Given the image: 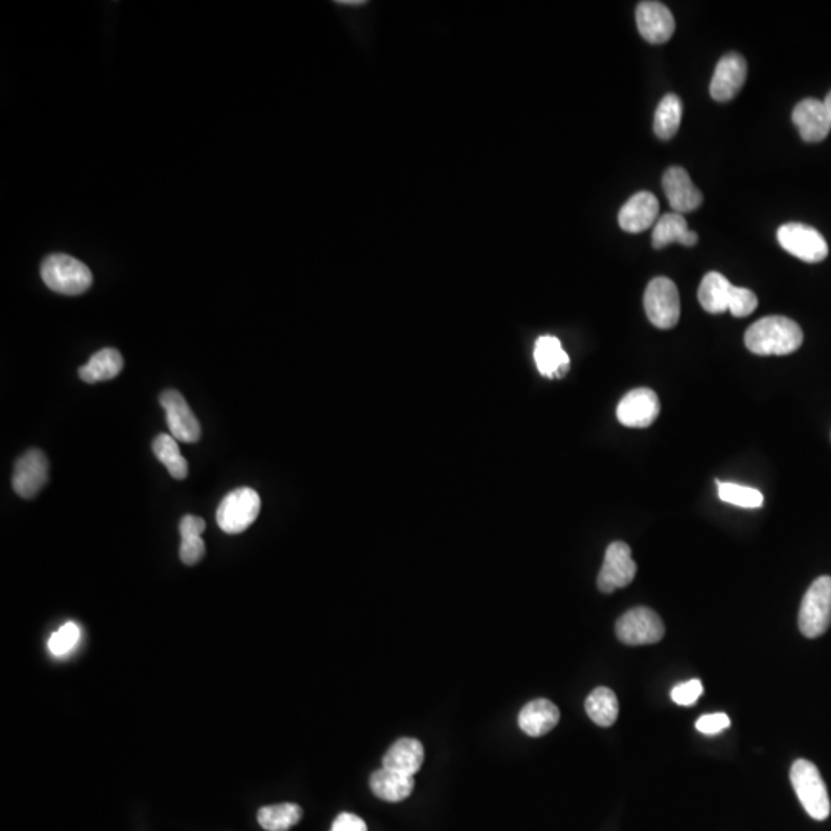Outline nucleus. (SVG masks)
I'll return each mask as SVG.
<instances>
[{
  "label": "nucleus",
  "instance_id": "obj_1",
  "mask_svg": "<svg viewBox=\"0 0 831 831\" xmlns=\"http://www.w3.org/2000/svg\"><path fill=\"white\" fill-rule=\"evenodd\" d=\"M804 342L801 327L784 316H767L745 333V347L758 356H785L795 353Z\"/></svg>",
  "mask_w": 831,
  "mask_h": 831
},
{
  "label": "nucleus",
  "instance_id": "obj_2",
  "mask_svg": "<svg viewBox=\"0 0 831 831\" xmlns=\"http://www.w3.org/2000/svg\"><path fill=\"white\" fill-rule=\"evenodd\" d=\"M41 276L54 293L79 296L93 285V274L84 262L68 254H51L42 262Z\"/></svg>",
  "mask_w": 831,
  "mask_h": 831
},
{
  "label": "nucleus",
  "instance_id": "obj_3",
  "mask_svg": "<svg viewBox=\"0 0 831 831\" xmlns=\"http://www.w3.org/2000/svg\"><path fill=\"white\" fill-rule=\"evenodd\" d=\"M790 779L808 815L816 821H825L830 816V796L818 767L807 759H798L791 767Z\"/></svg>",
  "mask_w": 831,
  "mask_h": 831
},
{
  "label": "nucleus",
  "instance_id": "obj_4",
  "mask_svg": "<svg viewBox=\"0 0 831 831\" xmlns=\"http://www.w3.org/2000/svg\"><path fill=\"white\" fill-rule=\"evenodd\" d=\"M799 630L808 639L819 638L831 625V578L821 576L808 588L799 608Z\"/></svg>",
  "mask_w": 831,
  "mask_h": 831
},
{
  "label": "nucleus",
  "instance_id": "obj_5",
  "mask_svg": "<svg viewBox=\"0 0 831 831\" xmlns=\"http://www.w3.org/2000/svg\"><path fill=\"white\" fill-rule=\"evenodd\" d=\"M261 511V498L250 487L236 488L222 499L216 511L217 525L224 533L239 534L254 524Z\"/></svg>",
  "mask_w": 831,
  "mask_h": 831
},
{
  "label": "nucleus",
  "instance_id": "obj_6",
  "mask_svg": "<svg viewBox=\"0 0 831 831\" xmlns=\"http://www.w3.org/2000/svg\"><path fill=\"white\" fill-rule=\"evenodd\" d=\"M644 307L648 321L656 328L676 327L681 316V299L675 282L668 277H655L645 290Z\"/></svg>",
  "mask_w": 831,
  "mask_h": 831
},
{
  "label": "nucleus",
  "instance_id": "obj_7",
  "mask_svg": "<svg viewBox=\"0 0 831 831\" xmlns=\"http://www.w3.org/2000/svg\"><path fill=\"white\" fill-rule=\"evenodd\" d=\"M616 635L627 645L656 644L664 638V622L651 608H631L616 622Z\"/></svg>",
  "mask_w": 831,
  "mask_h": 831
},
{
  "label": "nucleus",
  "instance_id": "obj_8",
  "mask_svg": "<svg viewBox=\"0 0 831 831\" xmlns=\"http://www.w3.org/2000/svg\"><path fill=\"white\" fill-rule=\"evenodd\" d=\"M778 242L791 256L808 264L824 261L828 256V245L816 228L791 222L778 230Z\"/></svg>",
  "mask_w": 831,
  "mask_h": 831
},
{
  "label": "nucleus",
  "instance_id": "obj_9",
  "mask_svg": "<svg viewBox=\"0 0 831 831\" xmlns=\"http://www.w3.org/2000/svg\"><path fill=\"white\" fill-rule=\"evenodd\" d=\"M636 562L631 558V548L625 542H613L605 551L604 565L598 576V587L602 593H613L627 587L635 579Z\"/></svg>",
  "mask_w": 831,
  "mask_h": 831
},
{
  "label": "nucleus",
  "instance_id": "obj_10",
  "mask_svg": "<svg viewBox=\"0 0 831 831\" xmlns=\"http://www.w3.org/2000/svg\"><path fill=\"white\" fill-rule=\"evenodd\" d=\"M159 401L164 408L171 436L176 441L194 444L201 439V424L179 391L165 390Z\"/></svg>",
  "mask_w": 831,
  "mask_h": 831
},
{
  "label": "nucleus",
  "instance_id": "obj_11",
  "mask_svg": "<svg viewBox=\"0 0 831 831\" xmlns=\"http://www.w3.org/2000/svg\"><path fill=\"white\" fill-rule=\"evenodd\" d=\"M661 402L650 388H635L619 402L616 416L625 427L647 428L658 419Z\"/></svg>",
  "mask_w": 831,
  "mask_h": 831
},
{
  "label": "nucleus",
  "instance_id": "obj_12",
  "mask_svg": "<svg viewBox=\"0 0 831 831\" xmlns=\"http://www.w3.org/2000/svg\"><path fill=\"white\" fill-rule=\"evenodd\" d=\"M48 459L44 451L28 450L19 458L14 467L13 488L21 498H36L39 491L47 484Z\"/></svg>",
  "mask_w": 831,
  "mask_h": 831
},
{
  "label": "nucleus",
  "instance_id": "obj_13",
  "mask_svg": "<svg viewBox=\"0 0 831 831\" xmlns=\"http://www.w3.org/2000/svg\"><path fill=\"white\" fill-rule=\"evenodd\" d=\"M639 33L650 44H665L675 33V17L661 2H641L636 8Z\"/></svg>",
  "mask_w": 831,
  "mask_h": 831
},
{
  "label": "nucleus",
  "instance_id": "obj_14",
  "mask_svg": "<svg viewBox=\"0 0 831 831\" xmlns=\"http://www.w3.org/2000/svg\"><path fill=\"white\" fill-rule=\"evenodd\" d=\"M747 79V62L738 53L725 54L716 65L711 79L710 94L715 101L728 102L744 87Z\"/></svg>",
  "mask_w": 831,
  "mask_h": 831
},
{
  "label": "nucleus",
  "instance_id": "obj_15",
  "mask_svg": "<svg viewBox=\"0 0 831 831\" xmlns=\"http://www.w3.org/2000/svg\"><path fill=\"white\" fill-rule=\"evenodd\" d=\"M665 196L675 213L685 214L698 210L702 205V193L691 181L690 174L681 167H670L662 179Z\"/></svg>",
  "mask_w": 831,
  "mask_h": 831
},
{
  "label": "nucleus",
  "instance_id": "obj_16",
  "mask_svg": "<svg viewBox=\"0 0 831 831\" xmlns=\"http://www.w3.org/2000/svg\"><path fill=\"white\" fill-rule=\"evenodd\" d=\"M793 122L805 142H821L831 130V117L824 102L805 99L793 110Z\"/></svg>",
  "mask_w": 831,
  "mask_h": 831
},
{
  "label": "nucleus",
  "instance_id": "obj_17",
  "mask_svg": "<svg viewBox=\"0 0 831 831\" xmlns=\"http://www.w3.org/2000/svg\"><path fill=\"white\" fill-rule=\"evenodd\" d=\"M659 214V202L655 194L639 191L631 196L619 211V225L627 233H642L655 224Z\"/></svg>",
  "mask_w": 831,
  "mask_h": 831
},
{
  "label": "nucleus",
  "instance_id": "obj_18",
  "mask_svg": "<svg viewBox=\"0 0 831 831\" xmlns=\"http://www.w3.org/2000/svg\"><path fill=\"white\" fill-rule=\"evenodd\" d=\"M561 719L559 708L548 699H534L519 713V727L531 738H541L558 725Z\"/></svg>",
  "mask_w": 831,
  "mask_h": 831
},
{
  "label": "nucleus",
  "instance_id": "obj_19",
  "mask_svg": "<svg viewBox=\"0 0 831 831\" xmlns=\"http://www.w3.org/2000/svg\"><path fill=\"white\" fill-rule=\"evenodd\" d=\"M424 758V745L421 741L414 738H402L388 748L382 759V767L414 776L421 770Z\"/></svg>",
  "mask_w": 831,
  "mask_h": 831
},
{
  "label": "nucleus",
  "instance_id": "obj_20",
  "mask_svg": "<svg viewBox=\"0 0 831 831\" xmlns=\"http://www.w3.org/2000/svg\"><path fill=\"white\" fill-rule=\"evenodd\" d=\"M651 242L656 250L667 247L670 244H682L685 247H693L698 244V233L688 230L687 221H685L684 214L667 213L659 217L653 228V236Z\"/></svg>",
  "mask_w": 831,
  "mask_h": 831
},
{
  "label": "nucleus",
  "instance_id": "obj_21",
  "mask_svg": "<svg viewBox=\"0 0 831 831\" xmlns=\"http://www.w3.org/2000/svg\"><path fill=\"white\" fill-rule=\"evenodd\" d=\"M370 787L374 796H378L382 801L401 802L413 793L414 776L382 767L371 775Z\"/></svg>",
  "mask_w": 831,
  "mask_h": 831
},
{
  "label": "nucleus",
  "instance_id": "obj_22",
  "mask_svg": "<svg viewBox=\"0 0 831 831\" xmlns=\"http://www.w3.org/2000/svg\"><path fill=\"white\" fill-rule=\"evenodd\" d=\"M733 290H735V285L731 284L727 277L711 271L702 279L698 291L699 302L707 313H724L730 307Z\"/></svg>",
  "mask_w": 831,
  "mask_h": 831
},
{
  "label": "nucleus",
  "instance_id": "obj_23",
  "mask_svg": "<svg viewBox=\"0 0 831 831\" xmlns=\"http://www.w3.org/2000/svg\"><path fill=\"white\" fill-rule=\"evenodd\" d=\"M534 361L547 378H561L570 368V358L554 336H542L534 347Z\"/></svg>",
  "mask_w": 831,
  "mask_h": 831
},
{
  "label": "nucleus",
  "instance_id": "obj_24",
  "mask_svg": "<svg viewBox=\"0 0 831 831\" xmlns=\"http://www.w3.org/2000/svg\"><path fill=\"white\" fill-rule=\"evenodd\" d=\"M122 368H124L122 354L114 348H104L93 354L84 367L79 368V376L87 384H97V382L116 378Z\"/></svg>",
  "mask_w": 831,
  "mask_h": 831
},
{
  "label": "nucleus",
  "instance_id": "obj_25",
  "mask_svg": "<svg viewBox=\"0 0 831 831\" xmlns=\"http://www.w3.org/2000/svg\"><path fill=\"white\" fill-rule=\"evenodd\" d=\"M588 718L599 727H611L619 715V702L615 691L607 687H598L591 691L585 701Z\"/></svg>",
  "mask_w": 831,
  "mask_h": 831
},
{
  "label": "nucleus",
  "instance_id": "obj_26",
  "mask_svg": "<svg viewBox=\"0 0 831 831\" xmlns=\"http://www.w3.org/2000/svg\"><path fill=\"white\" fill-rule=\"evenodd\" d=\"M304 815V811L298 804L268 805L261 808L257 813V822L267 831H288L298 824Z\"/></svg>",
  "mask_w": 831,
  "mask_h": 831
},
{
  "label": "nucleus",
  "instance_id": "obj_27",
  "mask_svg": "<svg viewBox=\"0 0 831 831\" xmlns=\"http://www.w3.org/2000/svg\"><path fill=\"white\" fill-rule=\"evenodd\" d=\"M154 456L165 465L177 481L188 476V462L181 454V448L171 434H159L153 441Z\"/></svg>",
  "mask_w": 831,
  "mask_h": 831
},
{
  "label": "nucleus",
  "instance_id": "obj_28",
  "mask_svg": "<svg viewBox=\"0 0 831 831\" xmlns=\"http://www.w3.org/2000/svg\"><path fill=\"white\" fill-rule=\"evenodd\" d=\"M682 119V102L676 94H667L655 114V133L662 141H670L678 133Z\"/></svg>",
  "mask_w": 831,
  "mask_h": 831
},
{
  "label": "nucleus",
  "instance_id": "obj_29",
  "mask_svg": "<svg viewBox=\"0 0 831 831\" xmlns=\"http://www.w3.org/2000/svg\"><path fill=\"white\" fill-rule=\"evenodd\" d=\"M719 498L727 504L741 508H759L764 505V496L756 488L745 485L731 484V482L716 481Z\"/></svg>",
  "mask_w": 831,
  "mask_h": 831
},
{
  "label": "nucleus",
  "instance_id": "obj_30",
  "mask_svg": "<svg viewBox=\"0 0 831 831\" xmlns=\"http://www.w3.org/2000/svg\"><path fill=\"white\" fill-rule=\"evenodd\" d=\"M81 639V628L76 622H67L62 625L56 633L51 635L48 641V648H50L51 655L65 656L76 647L77 642Z\"/></svg>",
  "mask_w": 831,
  "mask_h": 831
},
{
  "label": "nucleus",
  "instance_id": "obj_31",
  "mask_svg": "<svg viewBox=\"0 0 831 831\" xmlns=\"http://www.w3.org/2000/svg\"><path fill=\"white\" fill-rule=\"evenodd\" d=\"M756 308H758V296L748 288L735 287L728 311L736 318H745V316H750Z\"/></svg>",
  "mask_w": 831,
  "mask_h": 831
},
{
  "label": "nucleus",
  "instance_id": "obj_32",
  "mask_svg": "<svg viewBox=\"0 0 831 831\" xmlns=\"http://www.w3.org/2000/svg\"><path fill=\"white\" fill-rule=\"evenodd\" d=\"M702 693H704L702 682L699 679H691V681L676 685L671 690V699L682 707H690V705H695L698 702Z\"/></svg>",
  "mask_w": 831,
  "mask_h": 831
},
{
  "label": "nucleus",
  "instance_id": "obj_33",
  "mask_svg": "<svg viewBox=\"0 0 831 831\" xmlns=\"http://www.w3.org/2000/svg\"><path fill=\"white\" fill-rule=\"evenodd\" d=\"M205 556V542L199 534H184L181 544V559L185 565H194Z\"/></svg>",
  "mask_w": 831,
  "mask_h": 831
},
{
  "label": "nucleus",
  "instance_id": "obj_34",
  "mask_svg": "<svg viewBox=\"0 0 831 831\" xmlns=\"http://www.w3.org/2000/svg\"><path fill=\"white\" fill-rule=\"evenodd\" d=\"M730 724V718L725 713H711V715L699 718L696 722V728L701 731L702 735L713 736L727 730Z\"/></svg>",
  "mask_w": 831,
  "mask_h": 831
},
{
  "label": "nucleus",
  "instance_id": "obj_35",
  "mask_svg": "<svg viewBox=\"0 0 831 831\" xmlns=\"http://www.w3.org/2000/svg\"><path fill=\"white\" fill-rule=\"evenodd\" d=\"M330 831H368V827L364 819L359 816L353 813H341L338 818L334 819Z\"/></svg>",
  "mask_w": 831,
  "mask_h": 831
},
{
  "label": "nucleus",
  "instance_id": "obj_36",
  "mask_svg": "<svg viewBox=\"0 0 831 831\" xmlns=\"http://www.w3.org/2000/svg\"><path fill=\"white\" fill-rule=\"evenodd\" d=\"M205 521L199 516H193V514H188V516H184V519L181 521V525H179V530H181V536L184 534H199L202 536V533L205 531Z\"/></svg>",
  "mask_w": 831,
  "mask_h": 831
},
{
  "label": "nucleus",
  "instance_id": "obj_37",
  "mask_svg": "<svg viewBox=\"0 0 831 831\" xmlns=\"http://www.w3.org/2000/svg\"><path fill=\"white\" fill-rule=\"evenodd\" d=\"M338 4H341V5H364L365 2H364V0H341V2H338Z\"/></svg>",
  "mask_w": 831,
  "mask_h": 831
},
{
  "label": "nucleus",
  "instance_id": "obj_38",
  "mask_svg": "<svg viewBox=\"0 0 831 831\" xmlns=\"http://www.w3.org/2000/svg\"><path fill=\"white\" fill-rule=\"evenodd\" d=\"M824 104H825V107H827L828 113H830V117H831V91H830V93L827 94V97H825Z\"/></svg>",
  "mask_w": 831,
  "mask_h": 831
}]
</instances>
